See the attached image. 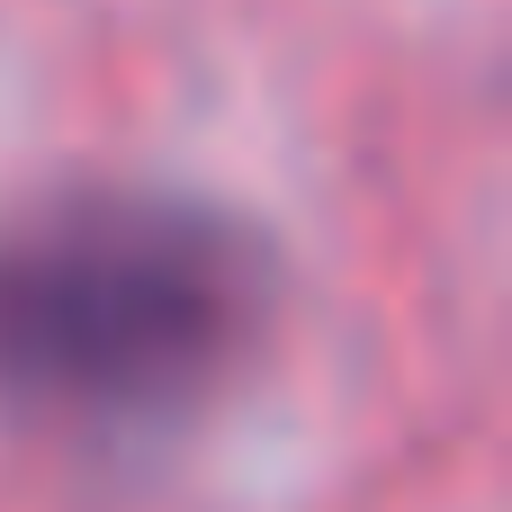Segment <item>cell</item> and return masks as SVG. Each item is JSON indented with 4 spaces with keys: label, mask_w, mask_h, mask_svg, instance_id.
I'll return each instance as SVG.
<instances>
[{
    "label": "cell",
    "mask_w": 512,
    "mask_h": 512,
    "mask_svg": "<svg viewBox=\"0 0 512 512\" xmlns=\"http://www.w3.org/2000/svg\"><path fill=\"white\" fill-rule=\"evenodd\" d=\"M279 252L189 189H63L0 216V405L54 423H162L270 324Z\"/></svg>",
    "instance_id": "1"
}]
</instances>
